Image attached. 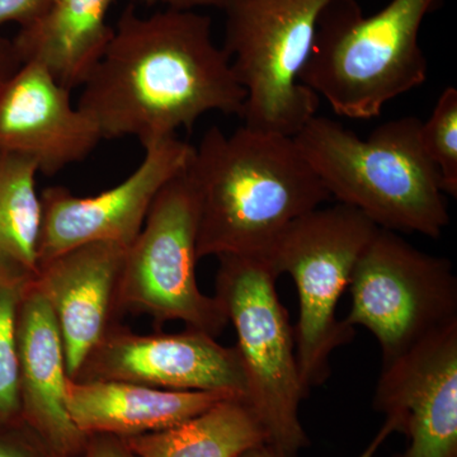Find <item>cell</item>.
I'll return each instance as SVG.
<instances>
[{
	"mask_svg": "<svg viewBox=\"0 0 457 457\" xmlns=\"http://www.w3.org/2000/svg\"><path fill=\"white\" fill-rule=\"evenodd\" d=\"M80 87L77 106L102 139L137 137L144 147L209 112L242 117L246 98L212 18L174 9L140 16L132 5Z\"/></svg>",
	"mask_w": 457,
	"mask_h": 457,
	"instance_id": "obj_1",
	"label": "cell"
},
{
	"mask_svg": "<svg viewBox=\"0 0 457 457\" xmlns=\"http://www.w3.org/2000/svg\"><path fill=\"white\" fill-rule=\"evenodd\" d=\"M187 171L198 201L197 257H264L285 228L330 195L294 137L218 126L204 132Z\"/></svg>",
	"mask_w": 457,
	"mask_h": 457,
	"instance_id": "obj_2",
	"label": "cell"
},
{
	"mask_svg": "<svg viewBox=\"0 0 457 457\" xmlns=\"http://www.w3.org/2000/svg\"><path fill=\"white\" fill-rule=\"evenodd\" d=\"M420 119L390 120L366 139L315 114L294 137L330 196L376 227L440 237L450 215L440 174L420 143Z\"/></svg>",
	"mask_w": 457,
	"mask_h": 457,
	"instance_id": "obj_3",
	"label": "cell"
},
{
	"mask_svg": "<svg viewBox=\"0 0 457 457\" xmlns=\"http://www.w3.org/2000/svg\"><path fill=\"white\" fill-rule=\"evenodd\" d=\"M445 0H390L365 16L356 0H335L319 18L300 83L338 116L370 120L422 86L428 62L420 44L426 17Z\"/></svg>",
	"mask_w": 457,
	"mask_h": 457,
	"instance_id": "obj_4",
	"label": "cell"
},
{
	"mask_svg": "<svg viewBox=\"0 0 457 457\" xmlns=\"http://www.w3.org/2000/svg\"><path fill=\"white\" fill-rule=\"evenodd\" d=\"M218 258L215 296L236 329L246 404L266 444L282 456L297 457L311 444L299 414L309 395L297 366L295 328L276 290L278 278L262 255Z\"/></svg>",
	"mask_w": 457,
	"mask_h": 457,
	"instance_id": "obj_5",
	"label": "cell"
},
{
	"mask_svg": "<svg viewBox=\"0 0 457 457\" xmlns=\"http://www.w3.org/2000/svg\"><path fill=\"white\" fill-rule=\"evenodd\" d=\"M378 227L359 210L337 204L291 222L264 255L278 276L293 278L299 297L296 360L306 394L330 376V356L353 341L354 328L337 317L361 254Z\"/></svg>",
	"mask_w": 457,
	"mask_h": 457,
	"instance_id": "obj_6",
	"label": "cell"
},
{
	"mask_svg": "<svg viewBox=\"0 0 457 457\" xmlns=\"http://www.w3.org/2000/svg\"><path fill=\"white\" fill-rule=\"evenodd\" d=\"M335 0H230L222 49L245 90L242 119L253 130L294 137L320 98L300 83L320 14Z\"/></svg>",
	"mask_w": 457,
	"mask_h": 457,
	"instance_id": "obj_7",
	"label": "cell"
},
{
	"mask_svg": "<svg viewBox=\"0 0 457 457\" xmlns=\"http://www.w3.org/2000/svg\"><path fill=\"white\" fill-rule=\"evenodd\" d=\"M187 168L161 189L125 249L114 311L119 320L125 312L145 314L155 329L179 320L216 338L228 321L216 296L198 287V201Z\"/></svg>",
	"mask_w": 457,
	"mask_h": 457,
	"instance_id": "obj_8",
	"label": "cell"
},
{
	"mask_svg": "<svg viewBox=\"0 0 457 457\" xmlns=\"http://www.w3.org/2000/svg\"><path fill=\"white\" fill-rule=\"evenodd\" d=\"M343 319L366 328L383 363L457 321V278L444 257L420 251L395 231L378 228L361 254Z\"/></svg>",
	"mask_w": 457,
	"mask_h": 457,
	"instance_id": "obj_9",
	"label": "cell"
},
{
	"mask_svg": "<svg viewBox=\"0 0 457 457\" xmlns=\"http://www.w3.org/2000/svg\"><path fill=\"white\" fill-rule=\"evenodd\" d=\"M144 149L143 161L128 179L95 196H77L62 186L41 192L38 266L88 243L111 242L128 248L137 239L155 197L188 167L195 152V146L177 137Z\"/></svg>",
	"mask_w": 457,
	"mask_h": 457,
	"instance_id": "obj_10",
	"label": "cell"
},
{
	"mask_svg": "<svg viewBox=\"0 0 457 457\" xmlns=\"http://www.w3.org/2000/svg\"><path fill=\"white\" fill-rule=\"evenodd\" d=\"M74 381H123L173 392H228L245 402L246 378L234 347L189 329L137 335L116 321L90 350ZM246 403V402H245Z\"/></svg>",
	"mask_w": 457,
	"mask_h": 457,
	"instance_id": "obj_11",
	"label": "cell"
},
{
	"mask_svg": "<svg viewBox=\"0 0 457 457\" xmlns=\"http://www.w3.org/2000/svg\"><path fill=\"white\" fill-rule=\"evenodd\" d=\"M374 408L407 437L395 457H457V321L383 363Z\"/></svg>",
	"mask_w": 457,
	"mask_h": 457,
	"instance_id": "obj_12",
	"label": "cell"
},
{
	"mask_svg": "<svg viewBox=\"0 0 457 457\" xmlns=\"http://www.w3.org/2000/svg\"><path fill=\"white\" fill-rule=\"evenodd\" d=\"M71 93L44 65L22 62L0 84V149L29 156L45 176L84 161L104 139Z\"/></svg>",
	"mask_w": 457,
	"mask_h": 457,
	"instance_id": "obj_13",
	"label": "cell"
},
{
	"mask_svg": "<svg viewBox=\"0 0 457 457\" xmlns=\"http://www.w3.org/2000/svg\"><path fill=\"white\" fill-rule=\"evenodd\" d=\"M125 249L116 243H88L38 266L33 284L55 315L69 378L119 321L114 299Z\"/></svg>",
	"mask_w": 457,
	"mask_h": 457,
	"instance_id": "obj_14",
	"label": "cell"
},
{
	"mask_svg": "<svg viewBox=\"0 0 457 457\" xmlns=\"http://www.w3.org/2000/svg\"><path fill=\"white\" fill-rule=\"evenodd\" d=\"M17 353L21 417L62 455L82 457L88 436L66 409L62 337L49 303L33 282L18 312Z\"/></svg>",
	"mask_w": 457,
	"mask_h": 457,
	"instance_id": "obj_15",
	"label": "cell"
},
{
	"mask_svg": "<svg viewBox=\"0 0 457 457\" xmlns=\"http://www.w3.org/2000/svg\"><path fill=\"white\" fill-rule=\"evenodd\" d=\"M228 392H173L123 381H74L65 387L71 422L86 436L126 438L164 431L209 411Z\"/></svg>",
	"mask_w": 457,
	"mask_h": 457,
	"instance_id": "obj_16",
	"label": "cell"
},
{
	"mask_svg": "<svg viewBox=\"0 0 457 457\" xmlns=\"http://www.w3.org/2000/svg\"><path fill=\"white\" fill-rule=\"evenodd\" d=\"M114 0H54L44 16L12 41L21 64L44 65L57 82L82 86L112 37L108 13Z\"/></svg>",
	"mask_w": 457,
	"mask_h": 457,
	"instance_id": "obj_17",
	"label": "cell"
},
{
	"mask_svg": "<svg viewBox=\"0 0 457 457\" xmlns=\"http://www.w3.org/2000/svg\"><path fill=\"white\" fill-rule=\"evenodd\" d=\"M130 457H239L266 444V435L242 398H228L164 431L121 438Z\"/></svg>",
	"mask_w": 457,
	"mask_h": 457,
	"instance_id": "obj_18",
	"label": "cell"
},
{
	"mask_svg": "<svg viewBox=\"0 0 457 457\" xmlns=\"http://www.w3.org/2000/svg\"><path fill=\"white\" fill-rule=\"evenodd\" d=\"M38 173L29 156L0 149V257L35 275L41 230Z\"/></svg>",
	"mask_w": 457,
	"mask_h": 457,
	"instance_id": "obj_19",
	"label": "cell"
},
{
	"mask_svg": "<svg viewBox=\"0 0 457 457\" xmlns=\"http://www.w3.org/2000/svg\"><path fill=\"white\" fill-rule=\"evenodd\" d=\"M35 273L0 257V425L21 417L18 390L17 320Z\"/></svg>",
	"mask_w": 457,
	"mask_h": 457,
	"instance_id": "obj_20",
	"label": "cell"
},
{
	"mask_svg": "<svg viewBox=\"0 0 457 457\" xmlns=\"http://www.w3.org/2000/svg\"><path fill=\"white\" fill-rule=\"evenodd\" d=\"M420 143L440 174L445 195L457 196V89L447 87L431 116L420 123Z\"/></svg>",
	"mask_w": 457,
	"mask_h": 457,
	"instance_id": "obj_21",
	"label": "cell"
},
{
	"mask_svg": "<svg viewBox=\"0 0 457 457\" xmlns=\"http://www.w3.org/2000/svg\"><path fill=\"white\" fill-rule=\"evenodd\" d=\"M0 457H68L54 449L25 420L0 425Z\"/></svg>",
	"mask_w": 457,
	"mask_h": 457,
	"instance_id": "obj_22",
	"label": "cell"
},
{
	"mask_svg": "<svg viewBox=\"0 0 457 457\" xmlns=\"http://www.w3.org/2000/svg\"><path fill=\"white\" fill-rule=\"evenodd\" d=\"M54 0H0V27L16 23L20 29L31 25L46 13Z\"/></svg>",
	"mask_w": 457,
	"mask_h": 457,
	"instance_id": "obj_23",
	"label": "cell"
},
{
	"mask_svg": "<svg viewBox=\"0 0 457 457\" xmlns=\"http://www.w3.org/2000/svg\"><path fill=\"white\" fill-rule=\"evenodd\" d=\"M82 457H130L121 438L114 436H89Z\"/></svg>",
	"mask_w": 457,
	"mask_h": 457,
	"instance_id": "obj_24",
	"label": "cell"
},
{
	"mask_svg": "<svg viewBox=\"0 0 457 457\" xmlns=\"http://www.w3.org/2000/svg\"><path fill=\"white\" fill-rule=\"evenodd\" d=\"M146 5H163L174 11H196L198 8H216L224 11L230 0H137Z\"/></svg>",
	"mask_w": 457,
	"mask_h": 457,
	"instance_id": "obj_25",
	"label": "cell"
},
{
	"mask_svg": "<svg viewBox=\"0 0 457 457\" xmlns=\"http://www.w3.org/2000/svg\"><path fill=\"white\" fill-rule=\"evenodd\" d=\"M21 65L12 41L0 38V84Z\"/></svg>",
	"mask_w": 457,
	"mask_h": 457,
	"instance_id": "obj_26",
	"label": "cell"
},
{
	"mask_svg": "<svg viewBox=\"0 0 457 457\" xmlns=\"http://www.w3.org/2000/svg\"><path fill=\"white\" fill-rule=\"evenodd\" d=\"M394 426L389 420H385L384 426L381 427L380 431L375 436L374 440L370 442L368 447L362 451V453L359 457H374L378 450L383 446L385 440L394 433Z\"/></svg>",
	"mask_w": 457,
	"mask_h": 457,
	"instance_id": "obj_27",
	"label": "cell"
},
{
	"mask_svg": "<svg viewBox=\"0 0 457 457\" xmlns=\"http://www.w3.org/2000/svg\"><path fill=\"white\" fill-rule=\"evenodd\" d=\"M239 457H285L282 456L281 453H278V450L270 447V445L263 444L260 445V446H255L253 449L245 451L243 455Z\"/></svg>",
	"mask_w": 457,
	"mask_h": 457,
	"instance_id": "obj_28",
	"label": "cell"
}]
</instances>
